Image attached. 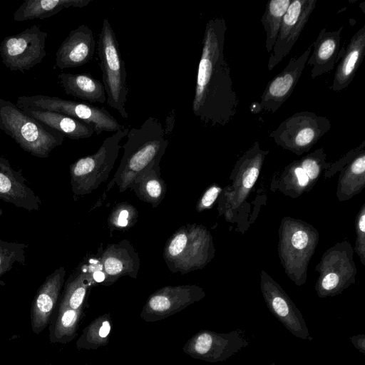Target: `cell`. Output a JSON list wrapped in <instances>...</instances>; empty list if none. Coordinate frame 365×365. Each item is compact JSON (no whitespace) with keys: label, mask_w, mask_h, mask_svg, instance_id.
Instances as JSON below:
<instances>
[{"label":"cell","mask_w":365,"mask_h":365,"mask_svg":"<svg viewBox=\"0 0 365 365\" xmlns=\"http://www.w3.org/2000/svg\"><path fill=\"white\" fill-rule=\"evenodd\" d=\"M227 29L222 17L212 18L205 25L192 103L193 114L212 127L228 124L240 103L224 54Z\"/></svg>","instance_id":"1"},{"label":"cell","mask_w":365,"mask_h":365,"mask_svg":"<svg viewBox=\"0 0 365 365\" xmlns=\"http://www.w3.org/2000/svg\"><path fill=\"white\" fill-rule=\"evenodd\" d=\"M126 137L119 166L105 193L115 184L120 192L130 188L137 177L150 164L161 160L168 145L161 123L152 116L140 128L129 130Z\"/></svg>","instance_id":"2"},{"label":"cell","mask_w":365,"mask_h":365,"mask_svg":"<svg viewBox=\"0 0 365 365\" xmlns=\"http://www.w3.org/2000/svg\"><path fill=\"white\" fill-rule=\"evenodd\" d=\"M0 129L24 150L42 158L48 157L65 139L63 133L44 126L3 98H0Z\"/></svg>","instance_id":"3"},{"label":"cell","mask_w":365,"mask_h":365,"mask_svg":"<svg viewBox=\"0 0 365 365\" xmlns=\"http://www.w3.org/2000/svg\"><path fill=\"white\" fill-rule=\"evenodd\" d=\"M96 46L99 66L102 71V83L107 98L106 102L123 118L127 119V73L117 37L107 18L103 20Z\"/></svg>","instance_id":"4"},{"label":"cell","mask_w":365,"mask_h":365,"mask_svg":"<svg viewBox=\"0 0 365 365\" xmlns=\"http://www.w3.org/2000/svg\"><path fill=\"white\" fill-rule=\"evenodd\" d=\"M128 130L124 128L113 133L103 141L95 153L82 157L71 165V184L75 197L91 193L107 180L122 147L120 141Z\"/></svg>","instance_id":"5"},{"label":"cell","mask_w":365,"mask_h":365,"mask_svg":"<svg viewBox=\"0 0 365 365\" xmlns=\"http://www.w3.org/2000/svg\"><path fill=\"white\" fill-rule=\"evenodd\" d=\"M16 106L20 109L52 111L76 118L91 125L96 135L104 131L115 133L125 128L105 107L66 100L56 96H21L17 98Z\"/></svg>","instance_id":"6"},{"label":"cell","mask_w":365,"mask_h":365,"mask_svg":"<svg viewBox=\"0 0 365 365\" xmlns=\"http://www.w3.org/2000/svg\"><path fill=\"white\" fill-rule=\"evenodd\" d=\"M330 120L310 111H301L284 120L269 133L282 148L302 154L309 150L331 128Z\"/></svg>","instance_id":"7"},{"label":"cell","mask_w":365,"mask_h":365,"mask_svg":"<svg viewBox=\"0 0 365 365\" xmlns=\"http://www.w3.org/2000/svg\"><path fill=\"white\" fill-rule=\"evenodd\" d=\"M48 34L38 25L5 37L0 43L1 61L11 71L24 72L41 62L46 56Z\"/></svg>","instance_id":"8"},{"label":"cell","mask_w":365,"mask_h":365,"mask_svg":"<svg viewBox=\"0 0 365 365\" xmlns=\"http://www.w3.org/2000/svg\"><path fill=\"white\" fill-rule=\"evenodd\" d=\"M250 343L245 331L240 329L228 333L200 330L187 341L182 350L194 359L215 363L227 360Z\"/></svg>","instance_id":"9"},{"label":"cell","mask_w":365,"mask_h":365,"mask_svg":"<svg viewBox=\"0 0 365 365\" xmlns=\"http://www.w3.org/2000/svg\"><path fill=\"white\" fill-rule=\"evenodd\" d=\"M205 295L197 285L166 286L149 296L140 317L147 322L163 320L200 301Z\"/></svg>","instance_id":"10"},{"label":"cell","mask_w":365,"mask_h":365,"mask_svg":"<svg viewBox=\"0 0 365 365\" xmlns=\"http://www.w3.org/2000/svg\"><path fill=\"white\" fill-rule=\"evenodd\" d=\"M311 44L299 56L292 58L286 67L267 85L260 101L250 106L254 113H275L288 99L296 87L312 51Z\"/></svg>","instance_id":"11"},{"label":"cell","mask_w":365,"mask_h":365,"mask_svg":"<svg viewBox=\"0 0 365 365\" xmlns=\"http://www.w3.org/2000/svg\"><path fill=\"white\" fill-rule=\"evenodd\" d=\"M316 4L317 0H292L283 16L268 60L269 71H272L289 53L314 11Z\"/></svg>","instance_id":"12"},{"label":"cell","mask_w":365,"mask_h":365,"mask_svg":"<svg viewBox=\"0 0 365 365\" xmlns=\"http://www.w3.org/2000/svg\"><path fill=\"white\" fill-rule=\"evenodd\" d=\"M96 47L93 31L85 24L71 30L56 53V66L60 69L76 68L88 63Z\"/></svg>","instance_id":"13"},{"label":"cell","mask_w":365,"mask_h":365,"mask_svg":"<svg viewBox=\"0 0 365 365\" xmlns=\"http://www.w3.org/2000/svg\"><path fill=\"white\" fill-rule=\"evenodd\" d=\"M66 270L60 267L38 288L31 309V329L39 334L48 326L64 284Z\"/></svg>","instance_id":"14"},{"label":"cell","mask_w":365,"mask_h":365,"mask_svg":"<svg viewBox=\"0 0 365 365\" xmlns=\"http://www.w3.org/2000/svg\"><path fill=\"white\" fill-rule=\"evenodd\" d=\"M266 304L271 313L294 336L311 340L308 327L301 312L279 286L262 287Z\"/></svg>","instance_id":"15"},{"label":"cell","mask_w":365,"mask_h":365,"mask_svg":"<svg viewBox=\"0 0 365 365\" xmlns=\"http://www.w3.org/2000/svg\"><path fill=\"white\" fill-rule=\"evenodd\" d=\"M26 182L21 171L15 170L0 155V200L29 211L38 210L41 201Z\"/></svg>","instance_id":"16"},{"label":"cell","mask_w":365,"mask_h":365,"mask_svg":"<svg viewBox=\"0 0 365 365\" xmlns=\"http://www.w3.org/2000/svg\"><path fill=\"white\" fill-rule=\"evenodd\" d=\"M101 262L106 277L103 284L106 285L124 276L136 278L140 268L139 256L127 240L108 245L102 254Z\"/></svg>","instance_id":"17"},{"label":"cell","mask_w":365,"mask_h":365,"mask_svg":"<svg viewBox=\"0 0 365 365\" xmlns=\"http://www.w3.org/2000/svg\"><path fill=\"white\" fill-rule=\"evenodd\" d=\"M342 30L343 26L332 31L324 27L312 43L314 49L306 64L312 67V79L334 68L339 56Z\"/></svg>","instance_id":"18"},{"label":"cell","mask_w":365,"mask_h":365,"mask_svg":"<svg viewBox=\"0 0 365 365\" xmlns=\"http://www.w3.org/2000/svg\"><path fill=\"white\" fill-rule=\"evenodd\" d=\"M341 60L336 67L331 89L339 92L349 86L365 55V25L351 38L346 49L339 51Z\"/></svg>","instance_id":"19"},{"label":"cell","mask_w":365,"mask_h":365,"mask_svg":"<svg viewBox=\"0 0 365 365\" xmlns=\"http://www.w3.org/2000/svg\"><path fill=\"white\" fill-rule=\"evenodd\" d=\"M20 110L44 126L60 132L72 140L88 138L94 133L91 125L61 113L31 108Z\"/></svg>","instance_id":"20"},{"label":"cell","mask_w":365,"mask_h":365,"mask_svg":"<svg viewBox=\"0 0 365 365\" xmlns=\"http://www.w3.org/2000/svg\"><path fill=\"white\" fill-rule=\"evenodd\" d=\"M58 80L65 93L74 98L90 103H104L107 101L103 83L90 73H62Z\"/></svg>","instance_id":"21"},{"label":"cell","mask_w":365,"mask_h":365,"mask_svg":"<svg viewBox=\"0 0 365 365\" xmlns=\"http://www.w3.org/2000/svg\"><path fill=\"white\" fill-rule=\"evenodd\" d=\"M92 0H26L16 10L14 20L23 21L43 19L58 14L63 9L86 6Z\"/></svg>","instance_id":"22"},{"label":"cell","mask_w":365,"mask_h":365,"mask_svg":"<svg viewBox=\"0 0 365 365\" xmlns=\"http://www.w3.org/2000/svg\"><path fill=\"white\" fill-rule=\"evenodd\" d=\"M160 161L150 164L140 173L130 186L137 196L155 207L164 198L166 186L160 173Z\"/></svg>","instance_id":"23"},{"label":"cell","mask_w":365,"mask_h":365,"mask_svg":"<svg viewBox=\"0 0 365 365\" xmlns=\"http://www.w3.org/2000/svg\"><path fill=\"white\" fill-rule=\"evenodd\" d=\"M84 316V308L73 309L59 305L57 315L49 327L51 343L67 344L73 340Z\"/></svg>","instance_id":"24"},{"label":"cell","mask_w":365,"mask_h":365,"mask_svg":"<svg viewBox=\"0 0 365 365\" xmlns=\"http://www.w3.org/2000/svg\"><path fill=\"white\" fill-rule=\"evenodd\" d=\"M111 330L112 319L110 314L105 313L98 316L84 328L76 341V348L93 350L107 346Z\"/></svg>","instance_id":"25"},{"label":"cell","mask_w":365,"mask_h":365,"mask_svg":"<svg viewBox=\"0 0 365 365\" xmlns=\"http://www.w3.org/2000/svg\"><path fill=\"white\" fill-rule=\"evenodd\" d=\"M92 274L81 272L68 279L59 305L73 309L85 308L88 290L94 284Z\"/></svg>","instance_id":"26"},{"label":"cell","mask_w":365,"mask_h":365,"mask_svg":"<svg viewBox=\"0 0 365 365\" xmlns=\"http://www.w3.org/2000/svg\"><path fill=\"white\" fill-rule=\"evenodd\" d=\"M292 0H272L267 3L261 23L266 33V48L272 52L279 28Z\"/></svg>","instance_id":"27"},{"label":"cell","mask_w":365,"mask_h":365,"mask_svg":"<svg viewBox=\"0 0 365 365\" xmlns=\"http://www.w3.org/2000/svg\"><path fill=\"white\" fill-rule=\"evenodd\" d=\"M26 245L0 240V277L10 271L13 265L25 261Z\"/></svg>","instance_id":"28"},{"label":"cell","mask_w":365,"mask_h":365,"mask_svg":"<svg viewBox=\"0 0 365 365\" xmlns=\"http://www.w3.org/2000/svg\"><path fill=\"white\" fill-rule=\"evenodd\" d=\"M339 283V278L335 273H329L327 274L322 279L321 283V290L319 295L325 297L329 295V293L337 289Z\"/></svg>","instance_id":"29"},{"label":"cell","mask_w":365,"mask_h":365,"mask_svg":"<svg viewBox=\"0 0 365 365\" xmlns=\"http://www.w3.org/2000/svg\"><path fill=\"white\" fill-rule=\"evenodd\" d=\"M221 189L217 186H212L202 195L200 201V207H210L217 199Z\"/></svg>","instance_id":"30"},{"label":"cell","mask_w":365,"mask_h":365,"mask_svg":"<svg viewBox=\"0 0 365 365\" xmlns=\"http://www.w3.org/2000/svg\"><path fill=\"white\" fill-rule=\"evenodd\" d=\"M309 237L306 232L303 230L296 231L292 237V245L297 249L305 247L308 243Z\"/></svg>","instance_id":"31"},{"label":"cell","mask_w":365,"mask_h":365,"mask_svg":"<svg viewBox=\"0 0 365 365\" xmlns=\"http://www.w3.org/2000/svg\"><path fill=\"white\" fill-rule=\"evenodd\" d=\"M130 211L127 208L120 209L118 215L113 217L115 219V224L119 227H125L129 225Z\"/></svg>","instance_id":"32"},{"label":"cell","mask_w":365,"mask_h":365,"mask_svg":"<svg viewBox=\"0 0 365 365\" xmlns=\"http://www.w3.org/2000/svg\"><path fill=\"white\" fill-rule=\"evenodd\" d=\"M351 342L359 351L365 354V335L358 334L350 338Z\"/></svg>","instance_id":"33"},{"label":"cell","mask_w":365,"mask_h":365,"mask_svg":"<svg viewBox=\"0 0 365 365\" xmlns=\"http://www.w3.org/2000/svg\"><path fill=\"white\" fill-rule=\"evenodd\" d=\"M296 176L298 179V182L300 186H305L309 182V178L304 173V171L302 169L300 166L297 167L294 170Z\"/></svg>","instance_id":"34"},{"label":"cell","mask_w":365,"mask_h":365,"mask_svg":"<svg viewBox=\"0 0 365 365\" xmlns=\"http://www.w3.org/2000/svg\"><path fill=\"white\" fill-rule=\"evenodd\" d=\"M92 278L95 282L104 284L106 277L104 272L96 270L92 274Z\"/></svg>","instance_id":"35"},{"label":"cell","mask_w":365,"mask_h":365,"mask_svg":"<svg viewBox=\"0 0 365 365\" xmlns=\"http://www.w3.org/2000/svg\"><path fill=\"white\" fill-rule=\"evenodd\" d=\"M359 228L362 232L365 231V215L362 213L359 220Z\"/></svg>","instance_id":"36"},{"label":"cell","mask_w":365,"mask_h":365,"mask_svg":"<svg viewBox=\"0 0 365 365\" xmlns=\"http://www.w3.org/2000/svg\"><path fill=\"white\" fill-rule=\"evenodd\" d=\"M267 365H276V364L274 362H272V363H271L269 364H267Z\"/></svg>","instance_id":"37"},{"label":"cell","mask_w":365,"mask_h":365,"mask_svg":"<svg viewBox=\"0 0 365 365\" xmlns=\"http://www.w3.org/2000/svg\"><path fill=\"white\" fill-rule=\"evenodd\" d=\"M2 215V210L0 208V216Z\"/></svg>","instance_id":"38"},{"label":"cell","mask_w":365,"mask_h":365,"mask_svg":"<svg viewBox=\"0 0 365 365\" xmlns=\"http://www.w3.org/2000/svg\"><path fill=\"white\" fill-rule=\"evenodd\" d=\"M49 365H51V364H49Z\"/></svg>","instance_id":"39"}]
</instances>
